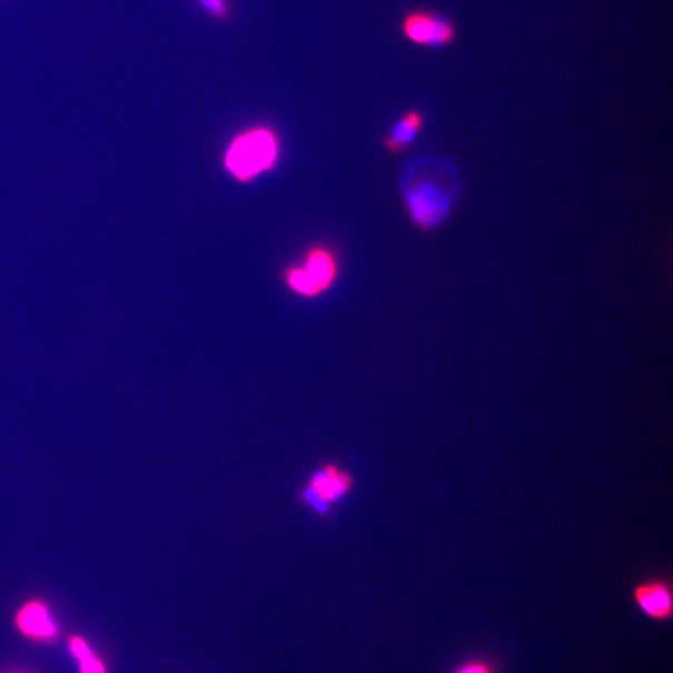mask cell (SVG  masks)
Returning <instances> with one entry per match:
<instances>
[{"mask_svg": "<svg viewBox=\"0 0 673 673\" xmlns=\"http://www.w3.org/2000/svg\"><path fill=\"white\" fill-rule=\"evenodd\" d=\"M68 647L72 659L78 662L80 673H108L106 661L92 650L86 637L71 636Z\"/></svg>", "mask_w": 673, "mask_h": 673, "instance_id": "9", "label": "cell"}, {"mask_svg": "<svg viewBox=\"0 0 673 673\" xmlns=\"http://www.w3.org/2000/svg\"><path fill=\"white\" fill-rule=\"evenodd\" d=\"M402 32L410 43L429 49L447 48L458 37L453 20L427 9L412 10L404 16Z\"/></svg>", "mask_w": 673, "mask_h": 673, "instance_id": "4", "label": "cell"}, {"mask_svg": "<svg viewBox=\"0 0 673 673\" xmlns=\"http://www.w3.org/2000/svg\"><path fill=\"white\" fill-rule=\"evenodd\" d=\"M16 626L20 634L37 644H51L58 640L60 627L49 607L40 602H30L18 611Z\"/></svg>", "mask_w": 673, "mask_h": 673, "instance_id": "6", "label": "cell"}, {"mask_svg": "<svg viewBox=\"0 0 673 673\" xmlns=\"http://www.w3.org/2000/svg\"><path fill=\"white\" fill-rule=\"evenodd\" d=\"M284 283L298 297L317 298L301 265L289 266L284 271Z\"/></svg>", "mask_w": 673, "mask_h": 673, "instance_id": "10", "label": "cell"}, {"mask_svg": "<svg viewBox=\"0 0 673 673\" xmlns=\"http://www.w3.org/2000/svg\"><path fill=\"white\" fill-rule=\"evenodd\" d=\"M356 486L354 472L337 459H326L307 474L296 498L316 519L329 522L342 504L354 494Z\"/></svg>", "mask_w": 673, "mask_h": 673, "instance_id": "1", "label": "cell"}, {"mask_svg": "<svg viewBox=\"0 0 673 673\" xmlns=\"http://www.w3.org/2000/svg\"><path fill=\"white\" fill-rule=\"evenodd\" d=\"M441 174L414 176L406 185L404 204L414 225L432 231L448 219L454 206L453 184L443 180Z\"/></svg>", "mask_w": 673, "mask_h": 673, "instance_id": "3", "label": "cell"}, {"mask_svg": "<svg viewBox=\"0 0 673 673\" xmlns=\"http://www.w3.org/2000/svg\"><path fill=\"white\" fill-rule=\"evenodd\" d=\"M426 116L418 109H412L403 113L390 132L385 138V148L393 155L406 151L420 133Z\"/></svg>", "mask_w": 673, "mask_h": 673, "instance_id": "8", "label": "cell"}, {"mask_svg": "<svg viewBox=\"0 0 673 673\" xmlns=\"http://www.w3.org/2000/svg\"><path fill=\"white\" fill-rule=\"evenodd\" d=\"M636 607L646 617L667 623L673 614V595L670 580L662 576H650L641 580L631 592Z\"/></svg>", "mask_w": 673, "mask_h": 673, "instance_id": "5", "label": "cell"}, {"mask_svg": "<svg viewBox=\"0 0 673 673\" xmlns=\"http://www.w3.org/2000/svg\"><path fill=\"white\" fill-rule=\"evenodd\" d=\"M4 673H22V672H4Z\"/></svg>", "mask_w": 673, "mask_h": 673, "instance_id": "12", "label": "cell"}, {"mask_svg": "<svg viewBox=\"0 0 673 673\" xmlns=\"http://www.w3.org/2000/svg\"><path fill=\"white\" fill-rule=\"evenodd\" d=\"M452 673H499L496 662L488 657H474L464 661Z\"/></svg>", "mask_w": 673, "mask_h": 673, "instance_id": "11", "label": "cell"}, {"mask_svg": "<svg viewBox=\"0 0 673 673\" xmlns=\"http://www.w3.org/2000/svg\"><path fill=\"white\" fill-rule=\"evenodd\" d=\"M281 157L277 132L258 126L237 133L227 145L224 168L238 182L248 184L273 171Z\"/></svg>", "mask_w": 673, "mask_h": 673, "instance_id": "2", "label": "cell"}, {"mask_svg": "<svg viewBox=\"0 0 673 673\" xmlns=\"http://www.w3.org/2000/svg\"><path fill=\"white\" fill-rule=\"evenodd\" d=\"M304 273L313 286L316 297L323 296L337 281L339 273L338 258L333 250L325 245L310 247L301 264Z\"/></svg>", "mask_w": 673, "mask_h": 673, "instance_id": "7", "label": "cell"}]
</instances>
